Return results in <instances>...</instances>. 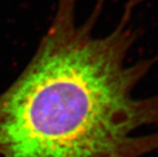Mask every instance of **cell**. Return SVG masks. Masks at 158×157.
<instances>
[{"label":"cell","instance_id":"obj_1","mask_svg":"<svg viewBox=\"0 0 158 157\" xmlns=\"http://www.w3.org/2000/svg\"><path fill=\"white\" fill-rule=\"evenodd\" d=\"M78 0H59L26 68L0 95V157H146L158 150V96L134 91L153 60L130 62L136 41L126 7L96 32L99 1L85 20Z\"/></svg>","mask_w":158,"mask_h":157}]
</instances>
